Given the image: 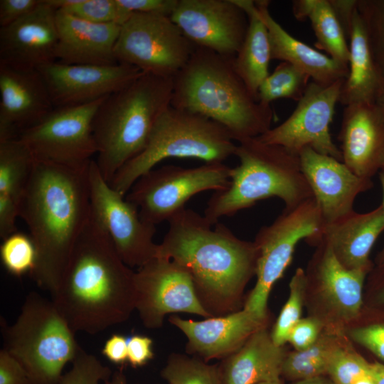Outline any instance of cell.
Segmentation results:
<instances>
[{"mask_svg": "<svg viewBox=\"0 0 384 384\" xmlns=\"http://www.w3.org/2000/svg\"><path fill=\"white\" fill-rule=\"evenodd\" d=\"M168 223L156 257L171 260L189 272L198 300L212 317L240 310L244 289L256 272L254 241L238 238L224 224L213 225L190 208Z\"/></svg>", "mask_w": 384, "mask_h": 384, "instance_id": "cell-1", "label": "cell"}, {"mask_svg": "<svg viewBox=\"0 0 384 384\" xmlns=\"http://www.w3.org/2000/svg\"><path fill=\"white\" fill-rule=\"evenodd\" d=\"M51 299L73 332L91 335L126 321L136 309L135 272L91 211Z\"/></svg>", "mask_w": 384, "mask_h": 384, "instance_id": "cell-2", "label": "cell"}, {"mask_svg": "<svg viewBox=\"0 0 384 384\" xmlns=\"http://www.w3.org/2000/svg\"><path fill=\"white\" fill-rule=\"evenodd\" d=\"M90 164L71 167L36 160L21 202L19 217L28 228L37 255L29 275L50 296L90 218Z\"/></svg>", "mask_w": 384, "mask_h": 384, "instance_id": "cell-3", "label": "cell"}, {"mask_svg": "<svg viewBox=\"0 0 384 384\" xmlns=\"http://www.w3.org/2000/svg\"><path fill=\"white\" fill-rule=\"evenodd\" d=\"M235 56L196 47L173 78L171 105L203 115L222 125L238 142L271 128V105L259 102L238 75Z\"/></svg>", "mask_w": 384, "mask_h": 384, "instance_id": "cell-4", "label": "cell"}, {"mask_svg": "<svg viewBox=\"0 0 384 384\" xmlns=\"http://www.w3.org/2000/svg\"><path fill=\"white\" fill-rule=\"evenodd\" d=\"M173 90L172 78L143 73L104 99L93 119L92 132L95 161L108 183L145 148L156 119L171 105Z\"/></svg>", "mask_w": 384, "mask_h": 384, "instance_id": "cell-5", "label": "cell"}, {"mask_svg": "<svg viewBox=\"0 0 384 384\" xmlns=\"http://www.w3.org/2000/svg\"><path fill=\"white\" fill-rule=\"evenodd\" d=\"M234 155L239 164L231 168L228 186L214 191L204 210L213 225L264 199L279 198L289 210L313 197L299 154L255 137L238 142Z\"/></svg>", "mask_w": 384, "mask_h": 384, "instance_id": "cell-6", "label": "cell"}, {"mask_svg": "<svg viewBox=\"0 0 384 384\" xmlns=\"http://www.w3.org/2000/svg\"><path fill=\"white\" fill-rule=\"evenodd\" d=\"M237 144L222 125L203 115L170 105L158 117L145 148L114 174L110 186L125 196L134 182L170 158L223 163Z\"/></svg>", "mask_w": 384, "mask_h": 384, "instance_id": "cell-7", "label": "cell"}, {"mask_svg": "<svg viewBox=\"0 0 384 384\" xmlns=\"http://www.w3.org/2000/svg\"><path fill=\"white\" fill-rule=\"evenodd\" d=\"M3 349L25 368L31 384H59L65 365L82 348L52 299L28 293L16 320L1 318Z\"/></svg>", "mask_w": 384, "mask_h": 384, "instance_id": "cell-8", "label": "cell"}, {"mask_svg": "<svg viewBox=\"0 0 384 384\" xmlns=\"http://www.w3.org/2000/svg\"><path fill=\"white\" fill-rule=\"evenodd\" d=\"M322 226L312 197L294 208L284 209L271 224L260 228L254 240L258 250L257 280L242 309L267 321L270 292L290 265L297 245L301 240L317 238Z\"/></svg>", "mask_w": 384, "mask_h": 384, "instance_id": "cell-9", "label": "cell"}, {"mask_svg": "<svg viewBox=\"0 0 384 384\" xmlns=\"http://www.w3.org/2000/svg\"><path fill=\"white\" fill-rule=\"evenodd\" d=\"M230 171L231 167L224 163L154 168L134 182L125 198L137 207L144 221L156 225L183 210L193 196L227 188Z\"/></svg>", "mask_w": 384, "mask_h": 384, "instance_id": "cell-10", "label": "cell"}, {"mask_svg": "<svg viewBox=\"0 0 384 384\" xmlns=\"http://www.w3.org/2000/svg\"><path fill=\"white\" fill-rule=\"evenodd\" d=\"M196 48L169 16L133 13L121 26L114 53L118 63L173 79Z\"/></svg>", "mask_w": 384, "mask_h": 384, "instance_id": "cell-11", "label": "cell"}, {"mask_svg": "<svg viewBox=\"0 0 384 384\" xmlns=\"http://www.w3.org/2000/svg\"><path fill=\"white\" fill-rule=\"evenodd\" d=\"M105 98L81 105L54 108L18 138L28 147L36 160L71 167L85 166L97 153L92 122Z\"/></svg>", "mask_w": 384, "mask_h": 384, "instance_id": "cell-12", "label": "cell"}, {"mask_svg": "<svg viewBox=\"0 0 384 384\" xmlns=\"http://www.w3.org/2000/svg\"><path fill=\"white\" fill-rule=\"evenodd\" d=\"M89 188L91 214L106 230L124 263L139 268L154 258L156 225L144 221L137 207L110 186L93 159Z\"/></svg>", "mask_w": 384, "mask_h": 384, "instance_id": "cell-13", "label": "cell"}, {"mask_svg": "<svg viewBox=\"0 0 384 384\" xmlns=\"http://www.w3.org/2000/svg\"><path fill=\"white\" fill-rule=\"evenodd\" d=\"M344 80H339L329 85L311 81L291 115L257 138L297 154L309 147L343 161L341 150L331 138L330 124Z\"/></svg>", "mask_w": 384, "mask_h": 384, "instance_id": "cell-14", "label": "cell"}, {"mask_svg": "<svg viewBox=\"0 0 384 384\" xmlns=\"http://www.w3.org/2000/svg\"><path fill=\"white\" fill-rule=\"evenodd\" d=\"M136 309L143 325L161 328L169 314L212 317L203 307L189 272L176 262L155 257L135 272Z\"/></svg>", "mask_w": 384, "mask_h": 384, "instance_id": "cell-15", "label": "cell"}, {"mask_svg": "<svg viewBox=\"0 0 384 384\" xmlns=\"http://www.w3.org/2000/svg\"><path fill=\"white\" fill-rule=\"evenodd\" d=\"M170 18L194 46L228 56L236 55L249 25L234 0H178Z\"/></svg>", "mask_w": 384, "mask_h": 384, "instance_id": "cell-16", "label": "cell"}, {"mask_svg": "<svg viewBox=\"0 0 384 384\" xmlns=\"http://www.w3.org/2000/svg\"><path fill=\"white\" fill-rule=\"evenodd\" d=\"M54 108L93 102L122 89L143 73L132 65H68L55 61L38 69Z\"/></svg>", "mask_w": 384, "mask_h": 384, "instance_id": "cell-17", "label": "cell"}, {"mask_svg": "<svg viewBox=\"0 0 384 384\" xmlns=\"http://www.w3.org/2000/svg\"><path fill=\"white\" fill-rule=\"evenodd\" d=\"M302 171L319 206L323 225L353 210L356 197L373 187L372 179L355 174L343 161L306 147L299 153Z\"/></svg>", "mask_w": 384, "mask_h": 384, "instance_id": "cell-18", "label": "cell"}, {"mask_svg": "<svg viewBox=\"0 0 384 384\" xmlns=\"http://www.w3.org/2000/svg\"><path fill=\"white\" fill-rule=\"evenodd\" d=\"M53 109L38 70L0 65V142L18 138Z\"/></svg>", "mask_w": 384, "mask_h": 384, "instance_id": "cell-19", "label": "cell"}, {"mask_svg": "<svg viewBox=\"0 0 384 384\" xmlns=\"http://www.w3.org/2000/svg\"><path fill=\"white\" fill-rule=\"evenodd\" d=\"M56 11L45 0L17 21L0 27V65L36 69L56 61Z\"/></svg>", "mask_w": 384, "mask_h": 384, "instance_id": "cell-20", "label": "cell"}, {"mask_svg": "<svg viewBox=\"0 0 384 384\" xmlns=\"http://www.w3.org/2000/svg\"><path fill=\"white\" fill-rule=\"evenodd\" d=\"M169 321L187 338V353L206 362L223 360L232 355L255 331L267 325V321L259 319L244 309L202 321L183 319L172 315Z\"/></svg>", "mask_w": 384, "mask_h": 384, "instance_id": "cell-21", "label": "cell"}, {"mask_svg": "<svg viewBox=\"0 0 384 384\" xmlns=\"http://www.w3.org/2000/svg\"><path fill=\"white\" fill-rule=\"evenodd\" d=\"M338 139L343 162L357 176L372 179L384 153V119L376 105L346 106Z\"/></svg>", "mask_w": 384, "mask_h": 384, "instance_id": "cell-22", "label": "cell"}, {"mask_svg": "<svg viewBox=\"0 0 384 384\" xmlns=\"http://www.w3.org/2000/svg\"><path fill=\"white\" fill-rule=\"evenodd\" d=\"M58 41L56 61L68 65L118 63L114 49L121 26L95 23L56 11Z\"/></svg>", "mask_w": 384, "mask_h": 384, "instance_id": "cell-23", "label": "cell"}, {"mask_svg": "<svg viewBox=\"0 0 384 384\" xmlns=\"http://www.w3.org/2000/svg\"><path fill=\"white\" fill-rule=\"evenodd\" d=\"M384 230V210L382 204L367 213L355 210L324 225L319 235L311 243L323 239L331 247L340 263L350 270L370 272L369 258L372 247Z\"/></svg>", "mask_w": 384, "mask_h": 384, "instance_id": "cell-24", "label": "cell"}, {"mask_svg": "<svg viewBox=\"0 0 384 384\" xmlns=\"http://www.w3.org/2000/svg\"><path fill=\"white\" fill-rule=\"evenodd\" d=\"M316 245L318 249L306 272L326 303L341 319L355 318L362 306L363 287L369 272L350 270L337 260L329 245L323 239Z\"/></svg>", "mask_w": 384, "mask_h": 384, "instance_id": "cell-25", "label": "cell"}, {"mask_svg": "<svg viewBox=\"0 0 384 384\" xmlns=\"http://www.w3.org/2000/svg\"><path fill=\"white\" fill-rule=\"evenodd\" d=\"M255 1L268 31L272 60L287 62L307 74L313 82L323 85L346 79L348 66L291 36L270 14L269 1Z\"/></svg>", "mask_w": 384, "mask_h": 384, "instance_id": "cell-26", "label": "cell"}, {"mask_svg": "<svg viewBox=\"0 0 384 384\" xmlns=\"http://www.w3.org/2000/svg\"><path fill=\"white\" fill-rule=\"evenodd\" d=\"M267 326L255 331L236 352L219 363L221 384H260L280 380L286 356Z\"/></svg>", "mask_w": 384, "mask_h": 384, "instance_id": "cell-27", "label": "cell"}, {"mask_svg": "<svg viewBox=\"0 0 384 384\" xmlns=\"http://www.w3.org/2000/svg\"><path fill=\"white\" fill-rule=\"evenodd\" d=\"M346 36L349 39L348 73L343 83L338 102L344 107L359 103L373 104L380 82L379 66L357 4L350 19Z\"/></svg>", "mask_w": 384, "mask_h": 384, "instance_id": "cell-28", "label": "cell"}, {"mask_svg": "<svg viewBox=\"0 0 384 384\" xmlns=\"http://www.w3.org/2000/svg\"><path fill=\"white\" fill-rule=\"evenodd\" d=\"M36 159L18 138L0 142V237L17 231L21 200Z\"/></svg>", "mask_w": 384, "mask_h": 384, "instance_id": "cell-29", "label": "cell"}, {"mask_svg": "<svg viewBox=\"0 0 384 384\" xmlns=\"http://www.w3.org/2000/svg\"><path fill=\"white\" fill-rule=\"evenodd\" d=\"M246 13L249 25L244 41L235 56V69L257 100L258 88L269 75L271 50L267 28L255 1L234 0Z\"/></svg>", "mask_w": 384, "mask_h": 384, "instance_id": "cell-30", "label": "cell"}, {"mask_svg": "<svg viewBox=\"0 0 384 384\" xmlns=\"http://www.w3.org/2000/svg\"><path fill=\"white\" fill-rule=\"evenodd\" d=\"M292 11L299 21L309 19L317 48L337 62L348 66L349 46L341 23L330 0H296Z\"/></svg>", "mask_w": 384, "mask_h": 384, "instance_id": "cell-31", "label": "cell"}, {"mask_svg": "<svg viewBox=\"0 0 384 384\" xmlns=\"http://www.w3.org/2000/svg\"><path fill=\"white\" fill-rule=\"evenodd\" d=\"M340 344L336 335L321 333L309 348L286 354L282 375L297 381L327 374L332 355Z\"/></svg>", "mask_w": 384, "mask_h": 384, "instance_id": "cell-32", "label": "cell"}, {"mask_svg": "<svg viewBox=\"0 0 384 384\" xmlns=\"http://www.w3.org/2000/svg\"><path fill=\"white\" fill-rule=\"evenodd\" d=\"M310 77L287 63L281 62L258 88L257 100L264 105L280 98L299 101L309 85Z\"/></svg>", "mask_w": 384, "mask_h": 384, "instance_id": "cell-33", "label": "cell"}, {"mask_svg": "<svg viewBox=\"0 0 384 384\" xmlns=\"http://www.w3.org/2000/svg\"><path fill=\"white\" fill-rule=\"evenodd\" d=\"M161 376L168 384H221L219 363L177 353L169 356Z\"/></svg>", "mask_w": 384, "mask_h": 384, "instance_id": "cell-34", "label": "cell"}, {"mask_svg": "<svg viewBox=\"0 0 384 384\" xmlns=\"http://www.w3.org/2000/svg\"><path fill=\"white\" fill-rule=\"evenodd\" d=\"M307 287L308 279L306 272L302 268H297L289 282L288 299L270 333L271 338L276 345L283 346L287 342L292 329L301 319Z\"/></svg>", "mask_w": 384, "mask_h": 384, "instance_id": "cell-35", "label": "cell"}, {"mask_svg": "<svg viewBox=\"0 0 384 384\" xmlns=\"http://www.w3.org/2000/svg\"><path fill=\"white\" fill-rule=\"evenodd\" d=\"M0 257L8 272L20 277L33 271L36 263V249L29 235L16 231L3 239Z\"/></svg>", "mask_w": 384, "mask_h": 384, "instance_id": "cell-36", "label": "cell"}, {"mask_svg": "<svg viewBox=\"0 0 384 384\" xmlns=\"http://www.w3.org/2000/svg\"><path fill=\"white\" fill-rule=\"evenodd\" d=\"M60 11L85 21L95 23H114L120 26L132 15V13L120 6L117 0H79Z\"/></svg>", "mask_w": 384, "mask_h": 384, "instance_id": "cell-37", "label": "cell"}, {"mask_svg": "<svg viewBox=\"0 0 384 384\" xmlns=\"http://www.w3.org/2000/svg\"><path fill=\"white\" fill-rule=\"evenodd\" d=\"M112 375L108 366L81 348L72 361L71 368L63 375L59 384H100Z\"/></svg>", "mask_w": 384, "mask_h": 384, "instance_id": "cell-38", "label": "cell"}, {"mask_svg": "<svg viewBox=\"0 0 384 384\" xmlns=\"http://www.w3.org/2000/svg\"><path fill=\"white\" fill-rule=\"evenodd\" d=\"M370 366L361 356L340 344L332 355L327 374L334 384H351Z\"/></svg>", "mask_w": 384, "mask_h": 384, "instance_id": "cell-39", "label": "cell"}, {"mask_svg": "<svg viewBox=\"0 0 384 384\" xmlns=\"http://www.w3.org/2000/svg\"><path fill=\"white\" fill-rule=\"evenodd\" d=\"M376 61L384 59V0H357Z\"/></svg>", "mask_w": 384, "mask_h": 384, "instance_id": "cell-40", "label": "cell"}, {"mask_svg": "<svg viewBox=\"0 0 384 384\" xmlns=\"http://www.w3.org/2000/svg\"><path fill=\"white\" fill-rule=\"evenodd\" d=\"M322 324L316 318L301 319L292 329L287 339L295 351L311 346L321 334Z\"/></svg>", "mask_w": 384, "mask_h": 384, "instance_id": "cell-41", "label": "cell"}, {"mask_svg": "<svg viewBox=\"0 0 384 384\" xmlns=\"http://www.w3.org/2000/svg\"><path fill=\"white\" fill-rule=\"evenodd\" d=\"M348 336L384 361V324L353 328L348 331Z\"/></svg>", "mask_w": 384, "mask_h": 384, "instance_id": "cell-42", "label": "cell"}, {"mask_svg": "<svg viewBox=\"0 0 384 384\" xmlns=\"http://www.w3.org/2000/svg\"><path fill=\"white\" fill-rule=\"evenodd\" d=\"M131 13L160 14L171 16L178 0H117Z\"/></svg>", "mask_w": 384, "mask_h": 384, "instance_id": "cell-43", "label": "cell"}, {"mask_svg": "<svg viewBox=\"0 0 384 384\" xmlns=\"http://www.w3.org/2000/svg\"><path fill=\"white\" fill-rule=\"evenodd\" d=\"M0 384H31L22 365L3 348L0 351Z\"/></svg>", "mask_w": 384, "mask_h": 384, "instance_id": "cell-44", "label": "cell"}, {"mask_svg": "<svg viewBox=\"0 0 384 384\" xmlns=\"http://www.w3.org/2000/svg\"><path fill=\"white\" fill-rule=\"evenodd\" d=\"M41 0H1L0 27L22 18L39 5Z\"/></svg>", "mask_w": 384, "mask_h": 384, "instance_id": "cell-45", "label": "cell"}, {"mask_svg": "<svg viewBox=\"0 0 384 384\" xmlns=\"http://www.w3.org/2000/svg\"><path fill=\"white\" fill-rule=\"evenodd\" d=\"M152 344V339L146 336L134 334L129 338L127 362L133 368L146 364L154 357Z\"/></svg>", "mask_w": 384, "mask_h": 384, "instance_id": "cell-46", "label": "cell"}, {"mask_svg": "<svg viewBox=\"0 0 384 384\" xmlns=\"http://www.w3.org/2000/svg\"><path fill=\"white\" fill-rule=\"evenodd\" d=\"M128 338L119 334H112L105 342L102 349V355L110 362L123 365L127 361Z\"/></svg>", "mask_w": 384, "mask_h": 384, "instance_id": "cell-47", "label": "cell"}, {"mask_svg": "<svg viewBox=\"0 0 384 384\" xmlns=\"http://www.w3.org/2000/svg\"><path fill=\"white\" fill-rule=\"evenodd\" d=\"M380 71L379 86L374 104L384 119V59L377 61Z\"/></svg>", "mask_w": 384, "mask_h": 384, "instance_id": "cell-48", "label": "cell"}, {"mask_svg": "<svg viewBox=\"0 0 384 384\" xmlns=\"http://www.w3.org/2000/svg\"><path fill=\"white\" fill-rule=\"evenodd\" d=\"M376 375L373 366H370L368 370L359 375L351 384H376Z\"/></svg>", "mask_w": 384, "mask_h": 384, "instance_id": "cell-49", "label": "cell"}, {"mask_svg": "<svg viewBox=\"0 0 384 384\" xmlns=\"http://www.w3.org/2000/svg\"><path fill=\"white\" fill-rule=\"evenodd\" d=\"M373 279L378 284H382L380 302L384 304V263L378 265L377 270L373 274Z\"/></svg>", "mask_w": 384, "mask_h": 384, "instance_id": "cell-50", "label": "cell"}, {"mask_svg": "<svg viewBox=\"0 0 384 384\" xmlns=\"http://www.w3.org/2000/svg\"><path fill=\"white\" fill-rule=\"evenodd\" d=\"M103 384H127L124 373L122 369L112 373L110 379L105 380Z\"/></svg>", "mask_w": 384, "mask_h": 384, "instance_id": "cell-51", "label": "cell"}, {"mask_svg": "<svg viewBox=\"0 0 384 384\" xmlns=\"http://www.w3.org/2000/svg\"><path fill=\"white\" fill-rule=\"evenodd\" d=\"M378 174H379V180H380L382 192H383V202L381 204L384 210V169H380L378 171ZM376 262L378 265L384 263V245L382 250H380V252L378 253L377 256Z\"/></svg>", "mask_w": 384, "mask_h": 384, "instance_id": "cell-52", "label": "cell"}, {"mask_svg": "<svg viewBox=\"0 0 384 384\" xmlns=\"http://www.w3.org/2000/svg\"><path fill=\"white\" fill-rule=\"evenodd\" d=\"M292 384H334L331 380H329L323 376H318L303 380H297Z\"/></svg>", "mask_w": 384, "mask_h": 384, "instance_id": "cell-53", "label": "cell"}, {"mask_svg": "<svg viewBox=\"0 0 384 384\" xmlns=\"http://www.w3.org/2000/svg\"><path fill=\"white\" fill-rule=\"evenodd\" d=\"M373 366L376 375V384H384V365L375 362L373 363Z\"/></svg>", "mask_w": 384, "mask_h": 384, "instance_id": "cell-54", "label": "cell"}, {"mask_svg": "<svg viewBox=\"0 0 384 384\" xmlns=\"http://www.w3.org/2000/svg\"><path fill=\"white\" fill-rule=\"evenodd\" d=\"M260 384H282V383L281 380H274V381L264 382Z\"/></svg>", "mask_w": 384, "mask_h": 384, "instance_id": "cell-55", "label": "cell"}, {"mask_svg": "<svg viewBox=\"0 0 384 384\" xmlns=\"http://www.w3.org/2000/svg\"><path fill=\"white\" fill-rule=\"evenodd\" d=\"M380 169H384V153L380 162Z\"/></svg>", "mask_w": 384, "mask_h": 384, "instance_id": "cell-56", "label": "cell"}]
</instances>
